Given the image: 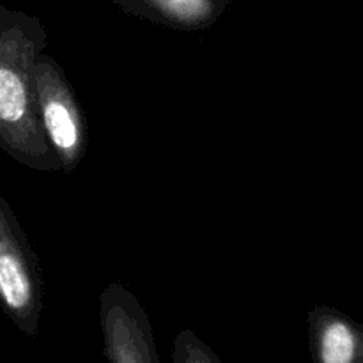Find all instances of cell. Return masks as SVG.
<instances>
[{"label":"cell","mask_w":363,"mask_h":363,"mask_svg":"<svg viewBox=\"0 0 363 363\" xmlns=\"http://www.w3.org/2000/svg\"><path fill=\"white\" fill-rule=\"evenodd\" d=\"M48 35L38 16L0 4V149L20 165L59 170L43 135L32 69Z\"/></svg>","instance_id":"1"},{"label":"cell","mask_w":363,"mask_h":363,"mask_svg":"<svg viewBox=\"0 0 363 363\" xmlns=\"http://www.w3.org/2000/svg\"><path fill=\"white\" fill-rule=\"evenodd\" d=\"M39 123L57 167L69 174L87 152V121L66 73L53 57L39 53L32 69Z\"/></svg>","instance_id":"2"},{"label":"cell","mask_w":363,"mask_h":363,"mask_svg":"<svg viewBox=\"0 0 363 363\" xmlns=\"http://www.w3.org/2000/svg\"><path fill=\"white\" fill-rule=\"evenodd\" d=\"M41 266L13 208L0 194V308L23 335L35 337L43 314Z\"/></svg>","instance_id":"3"},{"label":"cell","mask_w":363,"mask_h":363,"mask_svg":"<svg viewBox=\"0 0 363 363\" xmlns=\"http://www.w3.org/2000/svg\"><path fill=\"white\" fill-rule=\"evenodd\" d=\"M99 323L108 363H160L147 312L126 287L113 282L103 289Z\"/></svg>","instance_id":"4"},{"label":"cell","mask_w":363,"mask_h":363,"mask_svg":"<svg viewBox=\"0 0 363 363\" xmlns=\"http://www.w3.org/2000/svg\"><path fill=\"white\" fill-rule=\"evenodd\" d=\"M308 347L314 363H363V328L326 305L308 312Z\"/></svg>","instance_id":"5"},{"label":"cell","mask_w":363,"mask_h":363,"mask_svg":"<svg viewBox=\"0 0 363 363\" xmlns=\"http://www.w3.org/2000/svg\"><path fill=\"white\" fill-rule=\"evenodd\" d=\"M234 0H112L130 16L144 18L160 27L199 32L213 27Z\"/></svg>","instance_id":"6"},{"label":"cell","mask_w":363,"mask_h":363,"mask_svg":"<svg viewBox=\"0 0 363 363\" xmlns=\"http://www.w3.org/2000/svg\"><path fill=\"white\" fill-rule=\"evenodd\" d=\"M172 363H222V360L191 330H181L174 340Z\"/></svg>","instance_id":"7"}]
</instances>
